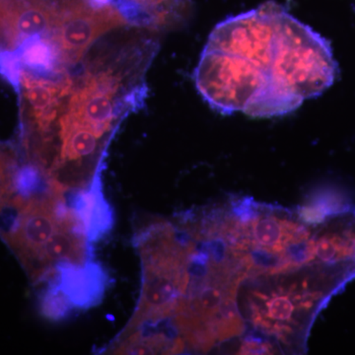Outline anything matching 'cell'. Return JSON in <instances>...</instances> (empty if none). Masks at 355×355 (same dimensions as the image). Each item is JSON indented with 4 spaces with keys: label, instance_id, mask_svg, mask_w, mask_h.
<instances>
[{
    "label": "cell",
    "instance_id": "obj_1",
    "mask_svg": "<svg viewBox=\"0 0 355 355\" xmlns=\"http://www.w3.org/2000/svg\"><path fill=\"white\" fill-rule=\"evenodd\" d=\"M338 65L330 42L286 8L280 14L268 95L288 112L335 83Z\"/></svg>",
    "mask_w": 355,
    "mask_h": 355
},
{
    "label": "cell",
    "instance_id": "obj_2",
    "mask_svg": "<svg viewBox=\"0 0 355 355\" xmlns=\"http://www.w3.org/2000/svg\"><path fill=\"white\" fill-rule=\"evenodd\" d=\"M142 261L141 293L137 310L123 336L140 324L173 317L189 286L188 265L195 244L179 237L167 222H155L140 229L135 237Z\"/></svg>",
    "mask_w": 355,
    "mask_h": 355
},
{
    "label": "cell",
    "instance_id": "obj_3",
    "mask_svg": "<svg viewBox=\"0 0 355 355\" xmlns=\"http://www.w3.org/2000/svg\"><path fill=\"white\" fill-rule=\"evenodd\" d=\"M198 93L221 114L245 112L268 88V79L247 58L205 46L193 73Z\"/></svg>",
    "mask_w": 355,
    "mask_h": 355
},
{
    "label": "cell",
    "instance_id": "obj_4",
    "mask_svg": "<svg viewBox=\"0 0 355 355\" xmlns=\"http://www.w3.org/2000/svg\"><path fill=\"white\" fill-rule=\"evenodd\" d=\"M57 24L48 39L58 51L62 67L80 62L105 35L128 26L123 14L112 3L93 0H58Z\"/></svg>",
    "mask_w": 355,
    "mask_h": 355
},
{
    "label": "cell",
    "instance_id": "obj_5",
    "mask_svg": "<svg viewBox=\"0 0 355 355\" xmlns=\"http://www.w3.org/2000/svg\"><path fill=\"white\" fill-rule=\"evenodd\" d=\"M13 200L10 219L0 236L19 259L32 282H37L40 257L60 227L58 197L53 193L31 200L14 196Z\"/></svg>",
    "mask_w": 355,
    "mask_h": 355
},
{
    "label": "cell",
    "instance_id": "obj_6",
    "mask_svg": "<svg viewBox=\"0 0 355 355\" xmlns=\"http://www.w3.org/2000/svg\"><path fill=\"white\" fill-rule=\"evenodd\" d=\"M58 12V0H0V53L17 50L32 37L49 38Z\"/></svg>",
    "mask_w": 355,
    "mask_h": 355
},
{
    "label": "cell",
    "instance_id": "obj_7",
    "mask_svg": "<svg viewBox=\"0 0 355 355\" xmlns=\"http://www.w3.org/2000/svg\"><path fill=\"white\" fill-rule=\"evenodd\" d=\"M51 275V282L62 291L73 308L78 309L99 304L109 280L102 266L91 260L83 265L60 263Z\"/></svg>",
    "mask_w": 355,
    "mask_h": 355
},
{
    "label": "cell",
    "instance_id": "obj_8",
    "mask_svg": "<svg viewBox=\"0 0 355 355\" xmlns=\"http://www.w3.org/2000/svg\"><path fill=\"white\" fill-rule=\"evenodd\" d=\"M128 24L161 33L183 26L193 11L191 0H113Z\"/></svg>",
    "mask_w": 355,
    "mask_h": 355
},
{
    "label": "cell",
    "instance_id": "obj_9",
    "mask_svg": "<svg viewBox=\"0 0 355 355\" xmlns=\"http://www.w3.org/2000/svg\"><path fill=\"white\" fill-rule=\"evenodd\" d=\"M90 261L88 239L83 225L72 214L60 219L57 232L46 243L39 261L37 282L53 275L55 265L73 263L83 265Z\"/></svg>",
    "mask_w": 355,
    "mask_h": 355
},
{
    "label": "cell",
    "instance_id": "obj_10",
    "mask_svg": "<svg viewBox=\"0 0 355 355\" xmlns=\"http://www.w3.org/2000/svg\"><path fill=\"white\" fill-rule=\"evenodd\" d=\"M62 200L80 222L89 242L99 241L113 228V210L103 195L101 178L88 188L62 191Z\"/></svg>",
    "mask_w": 355,
    "mask_h": 355
},
{
    "label": "cell",
    "instance_id": "obj_11",
    "mask_svg": "<svg viewBox=\"0 0 355 355\" xmlns=\"http://www.w3.org/2000/svg\"><path fill=\"white\" fill-rule=\"evenodd\" d=\"M19 58L23 69L40 76H55L67 70L62 67L58 51L51 40L35 36L26 40L17 50L14 51Z\"/></svg>",
    "mask_w": 355,
    "mask_h": 355
},
{
    "label": "cell",
    "instance_id": "obj_12",
    "mask_svg": "<svg viewBox=\"0 0 355 355\" xmlns=\"http://www.w3.org/2000/svg\"><path fill=\"white\" fill-rule=\"evenodd\" d=\"M350 212L349 202L340 193L322 191L299 209V218L307 224L318 225Z\"/></svg>",
    "mask_w": 355,
    "mask_h": 355
},
{
    "label": "cell",
    "instance_id": "obj_13",
    "mask_svg": "<svg viewBox=\"0 0 355 355\" xmlns=\"http://www.w3.org/2000/svg\"><path fill=\"white\" fill-rule=\"evenodd\" d=\"M19 167L12 147L0 144V209L14 196V177Z\"/></svg>",
    "mask_w": 355,
    "mask_h": 355
},
{
    "label": "cell",
    "instance_id": "obj_14",
    "mask_svg": "<svg viewBox=\"0 0 355 355\" xmlns=\"http://www.w3.org/2000/svg\"><path fill=\"white\" fill-rule=\"evenodd\" d=\"M73 309V306L67 296L53 282H51L50 286L44 291L40 299V310L42 314L51 321L64 320Z\"/></svg>",
    "mask_w": 355,
    "mask_h": 355
}]
</instances>
